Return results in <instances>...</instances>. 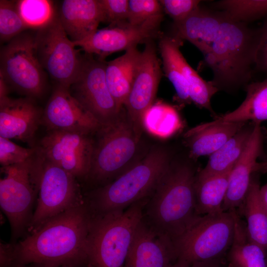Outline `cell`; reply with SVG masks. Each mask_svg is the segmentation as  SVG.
<instances>
[{
  "label": "cell",
  "mask_w": 267,
  "mask_h": 267,
  "mask_svg": "<svg viewBox=\"0 0 267 267\" xmlns=\"http://www.w3.org/2000/svg\"><path fill=\"white\" fill-rule=\"evenodd\" d=\"M92 217L85 198L51 218L13 244V267L30 264L90 267L88 244Z\"/></svg>",
  "instance_id": "cell-1"
},
{
  "label": "cell",
  "mask_w": 267,
  "mask_h": 267,
  "mask_svg": "<svg viewBox=\"0 0 267 267\" xmlns=\"http://www.w3.org/2000/svg\"><path fill=\"white\" fill-rule=\"evenodd\" d=\"M197 172L188 163H171L144 207L142 220L173 243L201 217L196 210Z\"/></svg>",
  "instance_id": "cell-2"
},
{
  "label": "cell",
  "mask_w": 267,
  "mask_h": 267,
  "mask_svg": "<svg viewBox=\"0 0 267 267\" xmlns=\"http://www.w3.org/2000/svg\"><path fill=\"white\" fill-rule=\"evenodd\" d=\"M222 12L218 33L203 55L204 64L212 71L213 86L218 91L232 92L250 83L261 28L253 29Z\"/></svg>",
  "instance_id": "cell-3"
},
{
  "label": "cell",
  "mask_w": 267,
  "mask_h": 267,
  "mask_svg": "<svg viewBox=\"0 0 267 267\" xmlns=\"http://www.w3.org/2000/svg\"><path fill=\"white\" fill-rule=\"evenodd\" d=\"M170 163L165 150L154 149L111 182L84 193L92 214L124 211L149 197Z\"/></svg>",
  "instance_id": "cell-4"
},
{
  "label": "cell",
  "mask_w": 267,
  "mask_h": 267,
  "mask_svg": "<svg viewBox=\"0 0 267 267\" xmlns=\"http://www.w3.org/2000/svg\"><path fill=\"white\" fill-rule=\"evenodd\" d=\"M149 197L124 211L92 215L88 237L90 267H124Z\"/></svg>",
  "instance_id": "cell-5"
},
{
  "label": "cell",
  "mask_w": 267,
  "mask_h": 267,
  "mask_svg": "<svg viewBox=\"0 0 267 267\" xmlns=\"http://www.w3.org/2000/svg\"><path fill=\"white\" fill-rule=\"evenodd\" d=\"M37 149L25 162L0 168V206L9 222L13 244L29 233L37 203L43 168V157Z\"/></svg>",
  "instance_id": "cell-6"
},
{
  "label": "cell",
  "mask_w": 267,
  "mask_h": 267,
  "mask_svg": "<svg viewBox=\"0 0 267 267\" xmlns=\"http://www.w3.org/2000/svg\"><path fill=\"white\" fill-rule=\"evenodd\" d=\"M90 169L85 182L92 189L113 181L131 166L136 151L140 133L128 117L121 114L101 125L96 132Z\"/></svg>",
  "instance_id": "cell-7"
},
{
  "label": "cell",
  "mask_w": 267,
  "mask_h": 267,
  "mask_svg": "<svg viewBox=\"0 0 267 267\" xmlns=\"http://www.w3.org/2000/svg\"><path fill=\"white\" fill-rule=\"evenodd\" d=\"M236 211L200 217L174 242L176 261L192 263L225 257L233 240Z\"/></svg>",
  "instance_id": "cell-8"
},
{
  "label": "cell",
  "mask_w": 267,
  "mask_h": 267,
  "mask_svg": "<svg viewBox=\"0 0 267 267\" xmlns=\"http://www.w3.org/2000/svg\"><path fill=\"white\" fill-rule=\"evenodd\" d=\"M0 65V75L17 92L35 99L44 93L46 72L37 57L35 32L27 30L3 45Z\"/></svg>",
  "instance_id": "cell-9"
},
{
  "label": "cell",
  "mask_w": 267,
  "mask_h": 267,
  "mask_svg": "<svg viewBox=\"0 0 267 267\" xmlns=\"http://www.w3.org/2000/svg\"><path fill=\"white\" fill-rule=\"evenodd\" d=\"M38 59L55 85L69 88L80 67L82 55L68 37L56 14L48 23L36 30Z\"/></svg>",
  "instance_id": "cell-10"
},
{
  "label": "cell",
  "mask_w": 267,
  "mask_h": 267,
  "mask_svg": "<svg viewBox=\"0 0 267 267\" xmlns=\"http://www.w3.org/2000/svg\"><path fill=\"white\" fill-rule=\"evenodd\" d=\"M42 156L41 180L28 235L51 218L85 200L82 185L78 180Z\"/></svg>",
  "instance_id": "cell-11"
},
{
  "label": "cell",
  "mask_w": 267,
  "mask_h": 267,
  "mask_svg": "<svg viewBox=\"0 0 267 267\" xmlns=\"http://www.w3.org/2000/svg\"><path fill=\"white\" fill-rule=\"evenodd\" d=\"M104 60L86 53L82 55L78 73L69 91L101 125L116 119L121 113L108 89Z\"/></svg>",
  "instance_id": "cell-12"
},
{
  "label": "cell",
  "mask_w": 267,
  "mask_h": 267,
  "mask_svg": "<svg viewBox=\"0 0 267 267\" xmlns=\"http://www.w3.org/2000/svg\"><path fill=\"white\" fill-rule=\"evenodd\" d=\"M90 134L50 130L35 146L47 160L85 182L89 172L94 143Z\"/></svg>",
  "instance_id": "cell-13"
},
{
  "label": "cell",
  "mask_w": 267,
  "mask_h": 267,
  "mask_svg": "<svg viewBox=\"0 0 267 267\" xmlns=\"http://www.w3.org/2000/svg\"><path fill=\"white\" fill-rule=\"evenodd\" d=\"M163 14L158 15L138 25L128 22L97 30L94 34L79 42H74L85 53L104 60L115 52L127 50L138 44L151 41L158 33Z\"/></svg>",
  "instance_id": "cell-14"
},
{
  "label": "cell",
  "mask_w": 267,
  "mask_h": 267,
  "mask_svg": "<svg viewBox=\"0 0 267 267\" xmlns=\"http://www.w3.org/2000/svg\"><path fill=\"white\" fill-rule=\"evenodd\" d=\"M161 78V70L156 48L149 41L141 52L131 89L124 105L128 117L139 133L142 116L154 103Z\"/></svg>",
  "instance_id": "cell-15"
},
{
  "label": "cell",
  "mask_w": 267,
  "mask_h": 267,
  "mask_svg": "<svg viewBox=\"0 0 267 267\" xmlns=\"http://www.w3.org/2000/svg\"><path fill=\"white\" fill-rule=\"evenodd\" d=\"M42 125L47 131L96 132L101 124L71 94L69 88L55 85L43 110Z\"/></svg>",
  "instance_id": "cell-16"
},
{
  "label": "cell",
  "mask_w": 267,
  "mask_h": 267,
  "mask_svg": "<svg viewBox=\"0 0 267 267\" xmlns=\"http://www.w3.org/2000/svg\"><path fill=\"white\" fill-rule=\"evenodd\" d=\"M43 110L31 97L0 98V136L35 147L37 131L42 125Z\"/></svg>",
  "instance_id": "cell-17"
},
{
  "label": "cell",
  "mask_w": 267,
  "mask_h": 267,
  "mask_svg": "<svg viewBox=\"0 0 267 267\" xmlns=\"http://www.w3.org/2000/svg\"><path fill=\"white\" fill-rule=\"evenodd\" d=\"M261 124L254 123L246 147L231 171L222 206L223 212L237 210L241 206L248 190L253 173L259 171L257 160L263 153V143Z\"/></svg>",
  "instance_id": "cell-18"
},
{
  "label": "cell",
  "mask_w": 267,
  "mask_h": 267,
  "mask_svg": "<svg viewBox=\"0 0 267 267\" xmlns=\"http://www.w3.org/2000/svg\"><path fill=\"white\" fill-rule=\"evenodd\" d=\"M176 260L173 242L158 234L141 219L124 267H170Z\"/></svg>",
  "instance_id": "cell-19"
},
{
  "label": "cell",
  "mask_w": 267,
  "mask_h": 267,
  "mask_svg": "<svg viewBox=\"0 0 267 267\" xmlns=\"http://www.w3.org/2000/svg\"><path fill=\"white\" fill-rule=\"evenodd\" d=\"M57 14L73 42L81 41L94 34L103 21L99 0H63Z\"/></svg>",
  "instance_id": "cell-20"
},
{
  "label": "cell",
  "mask_w": 267,
  "mask_h": 267,
  "mask_svg": "<svg viewBox=\"0 0 267 267\" xmlns=\"http://www.w3.org/2000/svg\"><path fill=\"white\" fill-rule=\"evenodd\" d=\"M245 122L215 121L201 124L188 130L184 135L190 157L193 159L211 155L245 125Z\"/></svg>",
  "instance_id": "cell-21"
},
{
  "label": "cell",
  "mask_w": 267,
  "mask_h": 267,
  "mask_svg": "<svg viewBox=\"0 0 267 267\" xmlns=\"http://www.w3.org/2000/svg\"><path fill=\"white\" fill-rule=\"evenodd\" d=\"M222 17V11L199 6L185 19L174 23V35L189 42L204 54L215 39Z\"/></svg>",
  "instance_id": "cell-22"
},
{
  "label": "cell",
  "mask_w": 267,
  "mask_h": 267,
  "mask_svg": "<svg viewBox=\"0 0 267 267\" xmlns=\"http://www.w3.org/2000/svg\"><path fill=\"white\" fill-rule=\"evenodd\" d=\"M141 54L136 46L106 62L105 78L108 89L119 110L125 105L131 89Z\"/></svg>",
  "instance_id": "cell-23"
},
{
  "label": "cell",
  "mask_w": 267,
  "mask_h": 267,
  "mask_svg": "<svg viewBox=\"0 0 267 267\" xmlns=\"http://www.w3.org/2000/svg\"><path fill=\"white\" fill-rule=\"evenodd\" d=\"M225 258L228 267H267V252L250 240L246 222L237 211L233 240Z\"/></svg>",
  "instance_id": "cell-24"
},
{
  "label": "cell",
  "mask_w": 267,
  "mask_h": 267,
  "mask_svg": "<svg viewBox=\"0 0 267 267\" xmlns=\"http://www.w3.org/2000/svg\"><path fill=\"white\" fill-rule=\"evenodd\" d=\"M232 169L219 174L206 175L197 172L194 190L198 215L203 216L223 212L222 206Z\"/></svg>",
  "instance_id": "cell-25"
},
{
  "label": "cell",
  "mask_w": 267,
  "mask_h": 267,
  "mask_svg": "<svg viewBox=\"0 0 267 267\" xmlns=\"http://www.w3.org/2000/svg\"><path fill=\"white\" fill-rule=\"evenodd\" d=\"M253 177L244 201L236 211L245 216L250 240L267 252V212L260 197L259 180Z\"/></svg>",
  "instance_id": "cell-26"
},
{
  "label": "cell",
  "mask_w": 267,
  "mask_h": 267,
  "mask_svg": "<svg viewBox=\"0 0 267 267\" xmlns=\"http://www.w3.org/2000/svg\"><path fill=\"white\" fill-rule=\"evenodd\" d=\"M245 89L246 96L240 106L232 112L217 117L216 120L245 123L267 121V78L249 83Z\"/></svg>",
  "instance_id": "cell-27"
},
{
  "label": "cell",
  "mask_w": 267,
  "mask_h": 267,
  "mask_svg": "<svg viewBox=\"0 0 267 267\" xmlns=\"http://www.w3.org/2000/svg\"><path fill=\"white\" fill-rule=\"evenodd\" d=\"M181 39L175 35L164 36L159 42L163 69L166 76L174 86L178 101L181 103H190L187 83L180 64L182 53Z\"/></svg>",
  "instance_id": "cell-28"
},
{
  "label": "cell",
  "mask_w": 267,
  "mask_h": 267,
  "mask_svg": "<svg viewBox=\"0 0 267 267\" xmlns=\"http://www.w3.org/2000/svg\"><path fill=\"white\" fill-rule=\"evenodd\" d=\"M254 124L247 126L245 125L220 149L211 154L206 166L199 172L210 175L222 174L231 170L246 147Z\"/></svg>",
  "instance_id": "cell-29"
},
{
  "label": "cell",
  "mask_w": 267,
  "mask_h": 267,
  "mask_svg": "<svg viewBox=\"0 0 267 267\" xmlns=\"http://www.w3.org/2000/svg\"><path fill=\"white\" fill-rule=\"evenodd\" d=\"M177 110L166 103H153L144 112L141 126L150 134L161 139L174 135L181 127Z\"/></svg>",
  "instance_id": "cell-30"
},
{
  "label": "cell",
  "mask_w": 267,
  "mask_h": 267,
  "mask_svg": "<svg viewBox=\"0 0 267 267\" xmlns=\"http://www.w3.org/2000/svg\"><path fill=\"white\" fill-rule=\"evenodd\" d=\"M213 5L231 18L247 24L267 16V0H222Z\"/></svg>",
  "instance_id": "cell-31"
},
{
  "label": "cell",
  "mask_w": 267,
  "mask_h": 267,
  "mask_svg": "<svg viewBox=\"0 0 267 267\" xmlns=\"http://www.w3.org/2000/svg\"><path fill=\"white\" fill-rule=\"evenodd\" d=\"M19 13L28 27L37 30L48 23L56 14L54 3L48 0H16Z\"/></svg>",
  "instance_id": "cell-32"
},
{
  "label": "cell",
  "mask_w": 267,
  "mask_h": 267,
  "mask_svg": "<svg viewBox=\"0 0 267 267\" xmlns=\"http://www.w3.org/2000/svg\"><path fill=\"white\" fill-rule=\"evenodd\" d=\"M29 28L18 11L16 0H0V40L6 43Z\"/></svg>",
  "instance_id": "cell-33"
},
{
  "label": "cell",
  "mask_w": 267,
  "mask_h": 267,
  "mask_svg": "<svg viewBox=\"0 0 267 267\" xmlns=\"http://www.w3.org/2000/svg\"><path fill=\"white\" fill-rule=\"evenodd\" d=\"M162 7L159 0H129L127 22L132 25H138L148 19L162 14Z\"/></svg>",
  "instance_id": "cell-34"
},
{
  "label": "cell",
  "mask_w": 267,
  "mask_h": 267,
  "mask_svg": "<svg viewBox=\"0 0 267 267\" xmlns=\"http://www.w3.org/2000/svg\"><path fill=\"white\" fill-rule=\"evenodd\" d=\"M36 146L25 148L0 136V164L1 167L13 165L25 162L36 153Z\"/></svg>",
  "instance_id": "cell-35"
},
{
  "label": "cell",
  "mask_w": 267,
  "mask_h": 267,
  "mask_svg": "<svg viewBox=\"0 0 267 267\" xmlns=\"http://www.w3.org/2000/svg\"><path fill=\"white\" fill-rule=\"evenodd\" d=\"M102 15V22L115 26L127 22L129 0H99Z\"/></svg>",
  "instance_id": "cell-36"
},
{
  "label": "cell",
  "mask_w": 267,
  "mask_h": 267,
  "mask_svg": "<svg viewBox=\"0 0 267 267\" xmlns=\"http://www.w3.org/2000/svg\"><path fill=\"white\" fill-rule=\"evenodd\" d=\"M163 10L173 19L174 23L185 19L199 6L198 0H159Z\"/></svg>",
  "instance_id": "cell-37"
},
{
  "label": "cell",
  "mask_w": 267,
  "mask_h": 267,
  "mask_svg": "<svg viewBox=\"0 0 267 267\" xmlns=\"http://www.w3.org/2000/svg\"><path fill=\"white\" fill-rule=\"evenodd\" d=\"M254 68L267 74V21L261 28L260 40L256 51Z\"/></svg>",
  "instance_id": "cell-38"
},
{
  "label": "cell",
  "mask_w": 267,
  "mask_h": 267,
  "mask_svg": "<svg viewBox=\"0 0 267 267\" xmlns=\"http://www.w3.org/2000/svg\"><path fill=\"white\" fill-rule=\"evenodd\" d=\"M170 267H227L225 257L204 262H184L176 261Z\"/></svg>",
  "instance_id": "cell-39"
},
{
  "label": "cell",
  "mask_w": 267,
  "mask_h": 267,
  "mask_svg": "<svg viewBox=\"0 0 267 267\" xmlns=\"http://www.w3.org/2000/svg\"><path fill=\"white\" fill-rule=\"evenodd\" d=\"M13 244L0 243V267H13L14 266Z\"/></svg>",
  "instance_id": "cell-40"
},
{
  "label": "cell",
  "mask_w": 267,
  "mask_h": 267,
  "mask_svg": "<svg viewBox=\"0 0 267 267\" xmlns=\"http://www.w3.org/2000/svg\"><path fill=\"white\" fill-rule=\"evenodd\" d=\"M9 87L2 76L0 75V98L8 96Z\"/></svg>",
  "instance_id": "cell-41"
},
{
  "label": "cell",
  "mask_w": 267,
  "mask_h": 267,
  "mask_svg": "<svg viewBox=\"0 0 267 267\" xmlns=\"http://www.w3.org/2000/svg\"><path fill=\"white\" fill-rule=\"evenodd\" d=\"M260 195L262 201L267 212V183L260 187Z\"/></svg>",
  "instance_id": "cell-42"
},
{
  "label": "cell",
  "mask_w": 267,
  "mask_h": 267,
  "mask_svg": "<svg viewBox=\"0 0 267 267\" xmlns=\"http://www.w3.org/2000/svg\"><path fill=\"white\" fill-rule=\"evenodd\" d=\"M15 267H66V266L55 267V266H46V265L39 264H28L26 265L17 266Z\"/></svg>",
  "instance_id": "cell-43"
},
{
  "label": "cell",
  "mask_w": 267,
  "mask_h": 267,
  "mask_svg": "<svg viewBox=\"0 0 267 267\" xmlns=\"http://www.w3.org/2000/svg\"><path fill=\"white\" fill-rule=\"evenodd\" d=\"M259 171L267 173V159L265 161L259 163Z\"/></svg>",
  "instance_id": "cell-44"
},
{
  "label": "cell",
  "mask_w": 267,
  "mask_h": 267,
  "mask_svg": "<svg viewBox=\"0 0 267 267\" xmlns=\"http://www.w3.org/2000/svg\"></svg>",
  "instance_id": "cell-45"
}]
</instances>
